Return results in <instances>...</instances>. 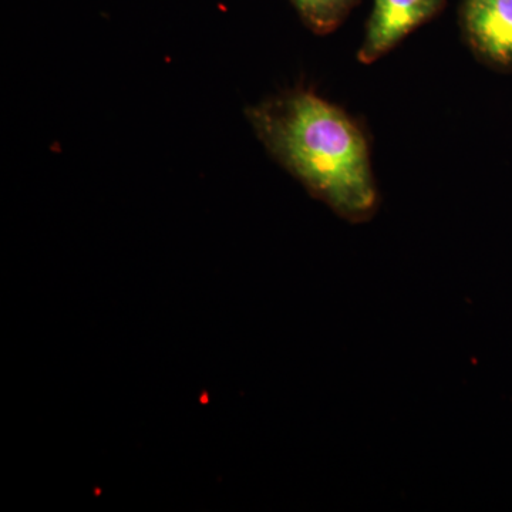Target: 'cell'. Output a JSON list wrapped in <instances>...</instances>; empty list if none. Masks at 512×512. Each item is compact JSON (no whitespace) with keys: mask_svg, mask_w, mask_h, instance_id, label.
Listing matches in <instances>:
<instances>
[{"mask_svg":"<svg viewBox=\"0 0 512 512\" xmlns=\"http://www.w3.org/2000/svg\"><path fill=\"white\" fill-rule=\"evenodd\" d=\"M245 114L269 156L313 198L349 224L375 217L380 194L369 136L348 111L296 87L248 107Z\"/></svg>","mask_w":512,"mask_h":512,"instance_id":"cell-1","label":"cell"},{"mask_svg":"<svg viewBox=\"0 0 512 512\" xmlns=\"http://www.w3.org/2000/svg\"><path fill=\"white\" fill-rule=\"evenodd\" d=\"M458 25L478 63L512 74V0H461Z\"/></svg>","mask_w":512,"mask_h":512,"instance_id":"cell-2","label":"cell"},{"mask_svg":"<svg viewBox=\"0 0 512 512\" xmlns=\"http://www.w3.org/2000/svg\"><path fill=\"white\" fill-rule=\"evenodd\" d=\"M447 0H373L357 60L373 64L446 8Z\"/></svg>","mask_w":512,"mask_h":512,"instance_id":"cell-3","label":"cell"},{"mask_svg":"<svg viewBox=\"0 0 512 512\" xmlns=\"http://www.w3.org/2000/svg\"><path fill=\"white\" fill-rule=\"evenodd\" d=\"M303 25L318 36L338 30L360 0H289Z\"/></svg>","mask_w":512,"mask_h":512,"instance_id":"cell-4","label":"cell"}]
</instances>
